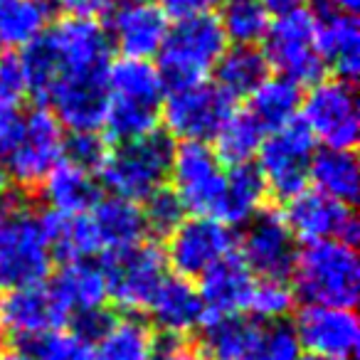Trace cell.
Masks as SVG:
<instances>
[{"instance_id": "6da1fadb", "label": "cell", "mask_w": 360, "mask_h": 360, "mask_svg": "<svg viewBox=\"0 0 360 360\" xmlns=\"http://www.w3.org/2000/svg\"><path fill=\"white\" fill-rule=\"evenodd\" d=\"M294 296L306 306L353 311L360 294V259L345 242H311L299 250L294 264Z\"/></svg>"}, {"instance_id": "7a4b0ae2", "label": "cell", "mask_w": 360, "mask_h": 360, "mask_svg": "<svg viewBox=\"0 0 360 360\" xmlns=\"http://www.w3.org/2000/svg\"><path fill=\"white\" fill-rule=\"evenodd\" d=\"M225 50L227 37L212 13L175 20V25L168 27L155 65L165 91L202 84Z\"/></svg>"}, {"instance_id": "3957f363", "label": "cell", "mask_w": 360, "mask_h": 360, "mask_svg": "<svg viewBox=\"0 0 360 360\" xmlns=\"http://www.w3.org/2000/svg\"><path fill=\"white\" fill-rule=\"evenodd\" d=\"M173 150V139L165 131H153L143 139L109 148V155L96 173L111 195L143 202L155 191L165 188V180L170 178Z\"/></svg>"}, {"instance_id": "277c9868", "label": "cell", "mask_w": 360, "mask_h": 360, "mask_svg": "<svg viewBox=\"0 0 360 360\" xmlns=\"http://www.w3.org/2000/svg\"><path fill=\"white\" fill-rule=\"evenodd\" d=\"M99 266L104 271L109 299L129 314L148 309L153 296L168 279V262L163 250L153 242L106 252L101 255Z\"/></svg>"}, {"instance_id": "5b68a950", "label": "cell", "mask_w": 360, "mask_h": 360, "mask_svg": "<svg viewBox=\"0 0 360 360\" xmlns=\"http://www.w3.org/2000/svg\"><path fill=\"white\" fill-rule=\"evenodd\" d=\"M316 153V141L301 119L264 136L257 153V170L264 178L266 193L289 202L309 186V165Z\"/></svg>"}, {"instance_id": "8992f818", "label": "cell", "mask_w": 360, "mask_h": 360, "mask_svg": "<svg viewBox=\"0 0 360 360\" xmlns=\"http://www.w3.org/2000/svg\"><path fill=\"white\" fill-rule=\"evenodd\" d=\"M173 193L186 212L195 217H217L227 186V170L210 143L180 141L170 163Z\"/></svg>"}, {"instance_id": "52a82bcc", "label": "cell", "mask_w": 360, "mask_h": 360, "mask_svg": "<svg viewBox=\"0 0 360 360\" xmlns=\"http://www.w3.org/2000/svg\"><path fill=\"white\" fill-rule=\"evenodd\" d=\"M262 52L269 70H276L281 79L294 82L296 86L316 84L326 75L316 45V22L306 8L286 18H276L266 30Z\"/></svg>"}, {"instance_id": "ba28073f", "label": "cell", "mask_w": 360, "mask_h": 360, "mask_svg": "<svg viewBox=\"0 0 360 360\" xmlns=\"http://www.w3.org/2000/svg\"><path fill=\"white\" fill-rule=\"evenodd\" d=\"M301 121L323 148L353 150L360 131L355 86L335 77L311 84L301 99Z\"/></svg>"}, {"instance_id": "9c48e42d", "label": "cell", "mask_w": 360, "mask_h": 360, "mask_svg": "<svg viewBox=\"0 0 360 360\" xmlns=\"http://www.w3.org/2000/svg\"><path fill=\"white\" fill-rule=\"evenodd\" d=\"M65 153V129L47 106H35L22 116V129L15 146L6 155V175L18 186L40 188L50 170Z\"/></svg>"}, {"instance_id": "30bf717a", "label": "cell", "mask_w": 360, "mask_h": 360, "mask_svg": "<svg viewBox=\"0 0 360 360\" xmlns=\"http://www.w3.org/2000/svg\"><path fill=\"white\" fill-rule=\"evenodd\" d=\"M25 205L0 235V286L8 289L40 286L52 271V252L42 235L40 217Z\"/></svg>"}, {"instance_id": "8fae6325", "label": "cell", "mask_w": 360, "mask_h": 360, "mask_svg": "<svg viewBox=\"0 0 360 360\" xmlns=\"http://www.w3.org/2000/svg\"><path fill=\"white\" fill-rule=\"evenodd\" d=\"M232 114H235V101L207 82L180 91H168L160 106V121L170 139L200 141V143L215 139Z\"/></svg>"}, {"instance_id": "7c38bea8", "label": "cell", "mask_w": 360, "mask_h": 360, "mask_svg": "<svg viewBox=\"0 0 360 360\" xmlns=\"http://www.w3.org/2000/svg\"><path fill=\"white\" fill-rule=\"evenodd\" d=\"M240 257L252 274H259L262 279L286 281L299 257V242L286 227L281 212L264 207L245 225Z\"/></svg>"}, {"instance_id": "4fadbf2b", "label": "cell", "mask_w": 360, "mask_h": 360, "mask_svg": "<svg viewBox=\"0 0 360 360\" xmlns=\"http://www.w3.org/2000/svg\"><path fill=\"white\" fill-rule=\"evenodd\" d=\"M235 235L225 222L215 217H191L183 220L168 237L165 262L183 279L202 276L215 262L232 255Z\"/></svg>"}, {"instance_id": "5bb4252c", "label": "cell", "mask_w": 360, "mask_h": 360, "mask_svg": "<svg viewBox=\"0 0 360 360\" xmlns=\"http://www.w3.org/2000/svg\"><path fill=\"white\" fill-rule=\"evenodd\" d=\"M42 40L55 60L57 79L65 75L109 67V35H106V27H101L91 18H65L55 27L42 32Z\"/></svg>"}, {"instance_id": "9a60e30c", "label": "cell", "mask_w": 360, "mask_h": 360, "mask_svg": "<svg viewBox=\"0 0 360 360\" xmlns=\"http://www.w3.org/2000/svg\"><path fill=\"white\" fill-rule=\"evenodd\" d=\"M106 70L65 75L52 84V89L45 96V104H50L47 109L57 116L62 129H70L72 134L75 131L101 129L106 114V101H109Z\"/></svg>"}, {"instance_id": "2e32d148", "label": "cell", "mask_w": 360, "mask_h": 360, "mask_svg": "<svg viewBox=\"0 0 360 360\" xmlns=\"http://www.w3.org/2000/svg\"><path fill=\"white\" fill-rule=\"evenodd\" d=\"M281 217L296 242H306V245L338 240L353 247L360 237V225L353 215V207L340 205L316 191H304L301 195L291 198Z\"/></svg>"}, {"instance_id": "e0dca14e", "label": "cell", "mask_w": 360, "mask_h": 360, "mask_svg": "<svg viewBox=\"0 0 360 360\" xmlns=\"http://www.w3.org/2000/svg\"><path fill=\"white\" fill-rule=\"evenodd\" d=\"M294 335L309 355L350 360L360 345V323L348 309L304 306L296 314Z\"/></svg>"}, {"instance_id": "ac0fdd59", "label": "cell", "mask_w": 360, "mask_h": 360, "mask_svg": "<svg viewBox=\"0 0 360 360\" xmlns=\"http://www.w3.org/2000/svg\"><path fill=\"white\" fill-rule=\"evenodd\" d=\"M106 35L111 47L129 60H150L168 35V18L155 0L114 3Z\"/></svg>"}, {"instance_id": "d6986e66", "label": "cell", "mask_w": 360, "mask_h": 360, "mask_svg": "<svg viewBox=\"0 0 360 360\" xmlns=\"http://www.w3.org/2000/svg\"><path fill=\"white\" fill-rule=\"evenodd\" d=\"M311 18L316 22V45L323 67L353 84L360 72V25L355 15L338 13L328 0H311Z\"/></svg>"}, {"instance_id": "ffe728a7", "label": "cell", "mask_w": 360, "mask_h": 360, "mask_svg": "<svg viewBox=\"0 0 360 360\" xmlns=\"http://www.w3.org/2000/svg\"><path fill=\"white\" fill-rule=\"evenodd\" d=\"M65 326L67 316L45 284L8 289V294L0 299V328L20 340V345Z\"/></svg>"}, {"instance_id": "44dd1931", "label": "cell", "mask_w": 360, "mask_h": 360, "mask_svg": "<svg viewBox=\"0 0 360 360\" xmlns=\"http://www.w3.org/2000/svg\"><path fill=\"white\" fill-rule=\"evenodd\" d=\"M255 274L240 255H227L200 276L198 294L207 316H232L247 309Z\"/></svg>"}, {"instance_id": "7402d4cb", "label": "cell", "mask_w": 360, "mask_h": 360, "mask_svg": "<svg viewBox=\"0 0 360 360\" xmlns=\"http://www.w3.org/2000/svg\"><path fill=\"white\" fill-rule=\"evenodd\" d=\"M86 217L94 227L101 255L136 247L146 242V235H148L141 205L124 200V198H99V202L86 212Z\"/></svg>"}, {"instance_id": "603a6c76", "label": "cell", "mask_w": 360, "mask_h": 360, "mask_svg": "<svg viewBox=\"0 0 360 360\" xmlns=\"http://www.w3.org/2000/svg\"><path fill=\"white\" fill-rule=\"evenodd\" d=\"M47 289H50L52 299L62 309V314L67 316V323L77 314L104 309L106 299H109L104 271H101L99 264H94L89 259L62 264V269L57 271V276Z\"/></svg>"}, {"instance_id": "cb8c5ba5", "label": "cell", "mask_w": 360, "mask_h": 360, "mask_svg": "<svg viewBox=\"0 0 360 360\" xmlns=\"http://www.w3.org/2000/svg\"><path fill=\"white\" fill-rule=\"evenodd\" d=\"M148 311L160 333L175 335V338H183L207 319L198 286H193L191 279H183V276H168L158 294L153 296Z\"/></svg>"}, {"instance_id": "d4e9b609", "label": "cell", "mask_w": 360, "mask_h": 360, "mask_svg": "<svg viewBox=\"0 0 360 360\" xmlns=\"http://www.w3.org/2000/svg\"><path fill=\"white\" fill-rule=\"evenodd\" d=\"M40 188L42 200L50 205V210L67 217L86 215L101 198V188L94 175L67 163V160H60L50 170Z\"/></svg>"}, {"instance_id": "484cf974", "label": "cell", "mask_w": 360, "mask_h": 360, "mask_svg": "<svg viewBox=\"0 0 360 360\" xmlns=\"http://www.w3.org/2000/svg\"><path fill=\"white\" fill-rule=\"evenodd\" d=\"M309 180L316 186V193L353 207L360 191V170L353 150L321 148L314 153L309 165Z\"/></svg>"}, {"instance_id": "4316f807", "label": "cell", "mask_w": 360, "mask_h": 360, "mask_svg": "<svg viewBox=\"0 0 360 360\" xmlns=\"http://www.w3.org/2000/svg\"><path fill=\"white\" fill-rule=\"evenodd\" d=\"M215 86L225 91L232 101L252 96L257 86L269 79V65L257 45H232L222 52L215 65Z\"/></svg>"}, {"instance_id": "83f0119b", "label": "cell", "mask_w": 360, "mask_h": 360, "mask_svg": "<svg viewBox=\"0 0 360 360\" xmlns=\"http://www.w3.org/2000/svg\"><path fill=\"white\" fill-rule=\"evenodd\" d=\"M106 86L111 99L153 106V109H160L165 99L163 79L148 60H129V57L116 60L106 70Z\"/></svg>"}, {"instance_id": "f1b7e54d", "label": "cell", "mask_w": 360, "mask_h": 360, "mask_svg": "<svg viewBox=\"0 0 360 360\" xmlns=\"http://www.w3.org/2000/svg\"><path fill=\"white\" fill-rule=\"evenodd\" d=\"M259 333L262 326L242 314L207 316L202 321L200 345L202 353L212 360H245Z\"/></svg>"}, {"instance_id": "f546056e", "label": "cell", "mask_w": 360, "mask_h": 360, "mask_svg": "<svg viewBox=\"0 0 360 360\" xmlns=\"http://www.w3.org/2000/svg\"><path fill=\"white\" fill-rule=\"evenodd\" d=\"M266 195L269 193H266L264 178L255 163L235 165L227 170L225 195H222V205L215 220L225 222L227 227L247 225L252 217L264 210Z\"/></svg>"}, {"instance_id": "4dcf8cb0", "label": "cell", "mask_w": 360, "mask_h": 360, "mask_svg": "<svg viewBox=\"0 0 360 360\" xmlns=\"http://www.w3.org/2000/svg\"><path fill=\"white\" fill-rule=\"evenodd\" d=\"M40 227L52 252V259L67 264V262H79L101 255L99 240H96L94 227L86 215L67 217L47 210L45 215H40Z\"/></svg>"}, {"instance_id": "1f68e13d", "label": "cell", "mask_w": 360, "mask_h": 360, "mask_svg": "<svg viewBox=\"0 0 360 360\" xmlns=\"http://www.w3.org/2000/svg\"><path fill=\"white\" fill-rule=\"evenodd\" d=\"M301 99H304L301 86L281 77H269L250 96V114L259 121L264 131H276L289 121L299 119Z\"/></svg>"}, {"instance_id": "d6a6232c", "label": "cell", "mask_w": 360, "mask_h": 360, "mask_svg": "<svg viewBox=\"0 0 360 360\" xmlns=\"http://www.w3.org/2000/svg\"><path fill=\"white\" fill-rule=\"evenodd\" d=\"M266 131L259 126V121L250 114V111H237L225 121L217 136L212 141V150L222 160V165H245L252 163L257 153L262 148V141H264Z\"/></svg>"}, {"instance_id": "836d02e7", "label": "cell", "mask_w": 360, "mask_h": 360, "mask_svg": "<svg viewBox=\"0 0 360 360\" xmlns=\"http://www.w3.org/2000/svg\"><path fill=\"white\" fill-rule=\"evenodd\" d=\"M153 333L136 316L114 319L111 328L96 340V360H150Z\"/></svg>"}, {"instance_id": "e575fe53", "label": "cell", "mask_w": 360, "mask_h": 360, "mask_svg": "<svg viewBox=\"0 0 360 360\" xmlns=\"http://www.w3.org/2000/svg\"><path fill=\"white\" fill-rule=\"evenodd\" d=\"M47 15L32 0H0V50H25L45 30Z\"/></svg>"}, {"instance_id": "d590c367", "label": "cell", "mask_w": 360, "mask_h": 360, "mask_svg": "<svg viewBox=\"0 0 360 360\" xmlns=\"http://www.w3.org/2000/svg\"><path fill=\"white\" fill-rule=\"evenodd\" d=\"M217 22L235 45H257L271 25L259 0H222Z\"/></svg>"}, {"instance_id": "8d00e7d4", "label": "cell", "mask_w": 360, "mask_h": 360, "mask_svg": "<svg viewBox=\"0 0 360 360\" xmlns=\"http://www.w3.org/2000/svg\"><path fill=\"white\" fill-rule=\"evenodd\" d=\"M294 289L286 281L279 279H259L255 281L247 299V309L257 321H266V323H279L284 316L291 314L294 309Z\"/></svg>"}, {"instance_id": "74e56055", "label": "cell", "mask_w": 360, "mask_h": 360, "mask_svg": "<svg viewBox=\"0 0 360 360\" xmlns=\"http://www.w3.org/2000/svg\"><path fill=\"white\" fill-rule=\"evenodd\" d=\"M141 210H143L146 230L155 237H165V240L186 220V207L170 188H160L153 195L146 198Z\"/></svg>"}, {"instance_id": "f35d334b", "label": "cell", "mask_w": 360, "mask_h": 360, "mask_svg": "<svg viewBox=\"0 0 360 360\" xmlns=\"http://www.w3.org/2000/svg\"><path fill=\"white\" fill-rule=\"evenodd\" d=\"M22 350H27L35 360H96L89 343L65 330H52L30 343H22Z\"/></svg>"}, {"instance_id": "ab89813d", "label": "cell", "mask_w": 360, "mask_h": 360, "mask_svg": "<svg viewBox=\"0 0 360 360\" xmlns=\"http://www.w3.org/2000/svg\"><path fill=\"white\" fill-rule=\"evenodd\" d=\"M301 345L294 335V328L284 321L271 323L269 328H262L255 348L247 353L245 360H299Z\"/></svg>"}, {"instance_id": "60d3db41", "label": "cell", "mask_w": 360, "mask_h": 360, "mask_svg": "<svg viewBox=\"0 0 360 360\" xmlns=\"http://www.w3.org/2000/svg\"><path fill=\"white\" fill-rule=\"evenodd\" d=\"M65 160L77 168L94 173L109 155V141L99 131H75L70 139H65Z\"/></svg>"}, {"instance_id": "b9f144b4", "label": "cell", "mask_w": 360, "mask_h": 360, "mask_svg": "<svg viewBox=\"0 0 360 360\" xmlns=\"http://www.w3.org/2000/svg\"><path fill=\"white\" fill-rule=\"evenodd\" d=\"M27 94L30 89H27V75L20 55L0 50V104L18 106Z\"/></svg>"}, {"instance_id": "7bdbcfd3", "label": "cell", "mask_w": 360, "mask_h": 360, "mask_svg": "<svg viewBox=\"0 0 360 360\" xmlns=\"http://www.w3.org/2000/svg\"><path fill=\"white\" fill-rule=\"evenodd\" d=\"M111 323H114V316H111V311H106V306H104V309L84 311V314L72 316L67 326H72V335H77L79 340L91 345L111 328Z\"/></svg>"}, {"instance_id": "ee69618b", "label": "cell", "mask_w": 360, "mask_h": 360, "mask_svg": "<svg viewBox=\"0 0 360 360\" xmlns=\"http://www.w3.org/2000/svg\"><path fill=\"white\" fill-rule=\"evenodd\" d=\"M150 360H212V358H207L205 353L186 348L183 338L160 333V335H153V353H150Z\"/></svg>"}, {"instance_id": "f6af8a7d", "label": "cell", "mask_w": 360, "mask_h": 360, "mask_svg": "<svg viewBox=\"0 0 360 360\" xmlns=\"http://www.w3.org/2000/svg\"><path fill=\"white\" fill-rule=\"evenodd\" d=\"M222 0H158V8L165 13V18H175V20H183V18H195V15H207L212 13Z\"/></svg>"}, {"instance_id": "bcb514c9", "label": "cell", "mask_w": 360, "mask_h": 360, "mask_svg": "<svg viewBox=\"0 0 360 360\" xmlns=\"http://www.w3.org/2000/svg\"><path fill=\"white\" fill-rule=\"evenodd\" d=\"M22 129V114L18 106L0 104V158H6L11 148L15 146L18 136Z\"/></svg>"}, {"instance_id": "7dc6e473", "label": "cell", "mask_w": 360, "mask_h": 360, "mask_svg": "<svg viewBox=\"0 0 360 360\" xmlns=\"http://www.w3.org/2000/svg\"><path fill=\"white\" fill-rule=\"evenodd\" d=\"M114 0H60V11L70 13V18H91L111 11Z\"/></svg>"}, {"instance_id": "c3c4849f", "label": "cell", "mask_w": 360, "mask_h": 360, "mask_svg": "<svg viewBox=\"0 0 360 360\" xmlns=\"http://www.w3.org/2000/svg\"><path fill=\"white\" fill-rule=\"evenodd\" d=\"M259 3L269 18H286L291 13H299L306 8V0H259Z\"/></svg>"}, {"instance_id": "681fc988", "label": "cell", "mask_w": 360, "mask_h": 360, "mask_svg": "<svg viewBox=\"0 0 360 360\" xmlns=\"http://www.w3.org/2000/svg\"><path fill=\"white\" fill-rule=\"evenodd\" d=\"M22 205H25V200H22L18 193H0V235H3L6 225L11 222V217L15 215Z\"/></svg>"}, {"instance_id": "f907efd6", "label": "cell", "mask_w": 360, "mask_h": 360, "mask_svg": "<svg viewBox=\"0 0 360 360\" xmlns=\"http://www.w3.org/2000/svg\"><path fill=\"white\" fill-rule=\"evenodd\" d=\"M328 3L338 13H343V15H355L360 8V0H328Z\"/></svg>"}, {"instance_id": "816d5d0a", "label": "cell", "mask_w": 360, "mask_h": 360, "mask_svg": "<svg viewBox=\"0 0 360 360\" xmlns=\"http://www.w3.org/2000/svg\"><path fill=\"white\" fill-rule=\"evenodd\" d=\"M32 3H35L45 15H52V13L60 11V0H32Z\"/></svg>"}, {"instance_id": "f5cc1de1", "label": "cell", "mask_w": 360, "mask_h": 360, "mask_svg": "<svg viewBox=\"0 0 360 360\" xmlns=\"http://www.w3.org/2000/svg\"><path fill=\"white\" fill-rule=\"evenodd\" d=\"M0 360H35L32 358L27 350H11V353H6V355H0Z\"/></svg>"}, {"instance_id": "db71d44e", "label": "cell", "mask_w": 360, "mask_h": 360, "mask_svg": "<svg viewBox=\"0 0 360 360\" xmlns=\"http://www.w3.org/2000/svg\"><path fill=\"white\" fill-rule=\"evenodd\" d=\"M6 183H8L6 168H3V165H0V193H6Z\"/></svg>"}, {"instance_id": "11a10c76", "label": "cell", "mask_w": 360, "mask_h": 360, "mask_svg": "<svg viewBox=\"0 0 360 360\" xmlns=\"http://www.w3.org/2000/svg\"><path fill=\"white\" fill-rule=\"evenodd\" d=\"M299 360H333V358H321V355H301Z\"/></svg>"}, {"instance_id": "9f6ffc18", "label": "cell", "mask_w": 360, "mask_h": 360, "mask_svg": "<svg viewBox=\"0 0 360 360\" xmlns=\"http://www.w3.org/2000/svg\"><path fill=\"white\" fill-rule=\"evenodd\" d=\"M114 3H136V0H114Z\"/></svg>"}, {"instance_id": "6f0895ef", "label": "cell", "mask_w": 360, "mask_h": 360, "mask_svg": "<svg viewBox=\"0 0 360 360\" xmlns=\"http://www.w3.org/2000/svg\"><path fill=\"white\" fill-rule=\"evenodd\" d=\"M0 330H3V328H0Z\"/></svg>"}]
</instances>
